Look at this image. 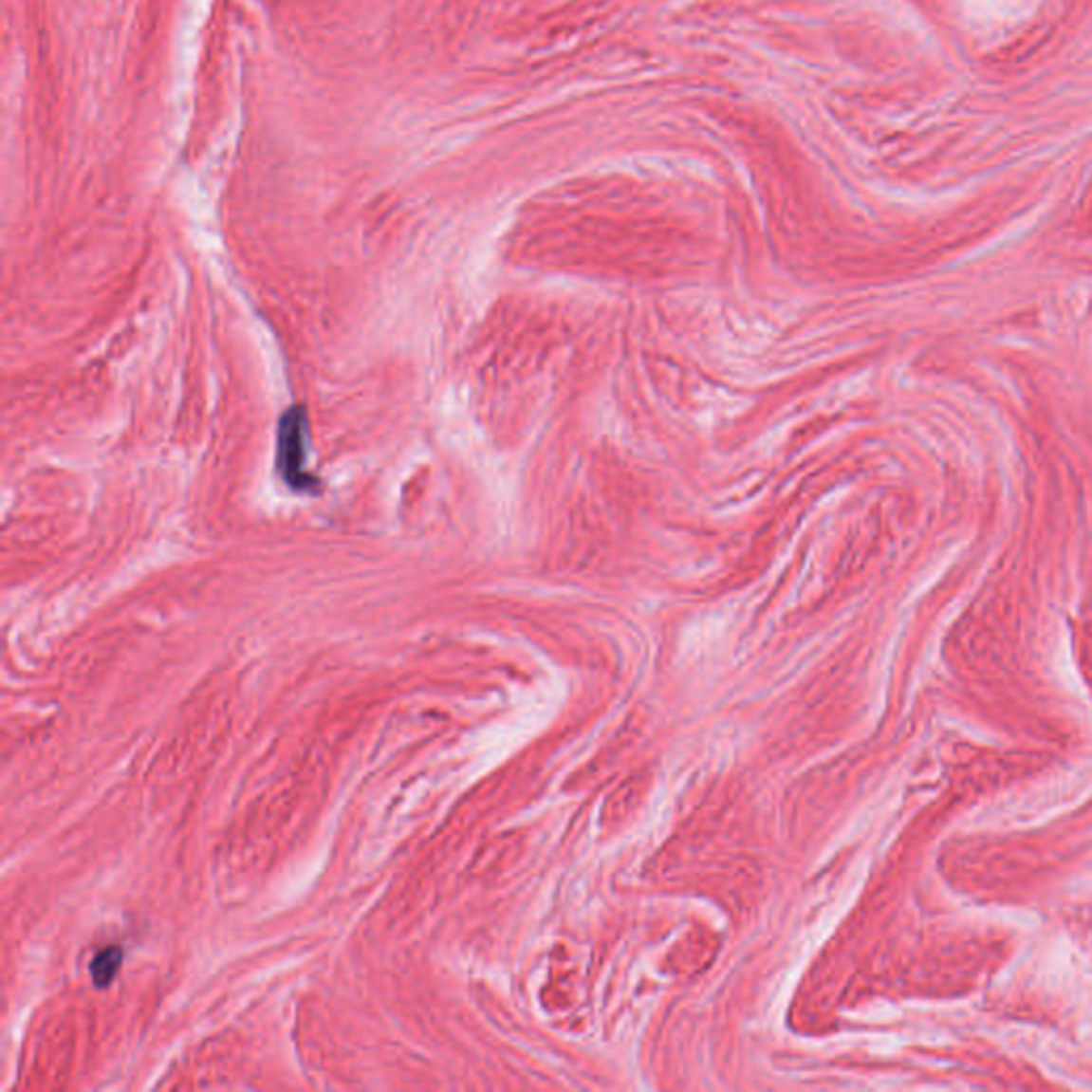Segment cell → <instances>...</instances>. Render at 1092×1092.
Masks as SVG:
<instances>
[{
    "label": "cell",
    "mask_w": 1092,
    "mask_h": 1092,
    "mask_svg": "<svg viewBox=\"0 0 1092 1092\" xmlns=\"http://www.w3.org/2000/svg\"><path fill=\"white\" fill-rule=\"evenodd\" d=\"M307 446H309V420L305 410L295 406L284 412L278 427V454H275V470L292 491H314L318 480L307 470Z\"/></svg>",
    "instance_id": "cell-1"
},
{
    "label": "cell",
    "mask_w": 1092,
    "mask_h": 1092,
    "mask_svg": "<svg viewBox=\"0 0 1092 1092\" xmlns=\"http://www.w3.org/2000/svg\"><path fill=\"white\" fill-rule=\"evenodd\" d=\"M122 967V950L116 948V945H111V948L102 950L97 958L92 962V979L94 984L99 988H105L111 984V979L116 977V973Z\"/></svg>",
    "instance_id": "cell-2"
}]
</instances>
